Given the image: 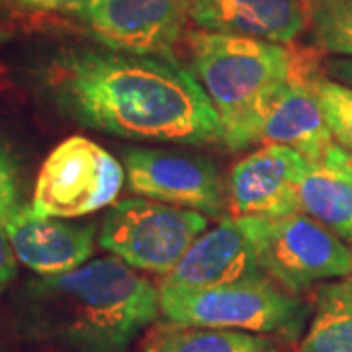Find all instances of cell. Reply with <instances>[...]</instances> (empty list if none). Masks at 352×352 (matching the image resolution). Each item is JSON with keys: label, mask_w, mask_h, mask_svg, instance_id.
<instances>
[{"label": "cell", "mask_w": 352, "mask_h": 352, "mask_svg": "<svg viewBox=\"0 0 352 352\" xmlns=\"http://www.w3.org/2000/svg\"><path fill=\"white\" fill-rule=\"evenodd\" d=\"M24 10L34 12H61V14H85L98 0H12Z\"/></svg>", "instance_id": "44dd1931"}, {"label": "cell", "mask_w": 352, "mask_h": 352, "mask_svg": "<svg viewBox=\"0 0 352 352\" xmlns=\"http://www.w3.org/2000/svg\"><path fill=\"white\" fill-rule=\"evenodd\" d=\"M0 352H6V351H4V349H2V344H0Z\"/></svg>", "instance_id": "484cf974"}, {"label": "cell", "mask_w": 352, "mask_h": 352, "mask_svg": "<svg viewBox=\"0 0 352 352\" xmlns=\"http://www.w3.org/2000/svg\"><path fill=\"white\" fill-rule=\"evenodd\" d=\"M141 352H282V346L264 335L164 321L149 329Z\"/></svg>", "instance_id": "9a60e30c"}, {"label": "cell", "mask_w": 352, "mask_h": 352, "mask_svg": "<svg viewBox=\"0 0 352 352\" xmlns=\"http://www.w3.org/2000/svg\"><path fill=\"white\" fill-rule=\"evenodd\" d=\"M300 210L352 247V184L311 164L300 184Z\"/></svg>", "instance_id": "e0dca14e"}, {"label": "cell", "mask_w": 352, "mask_h": 352, "mask_svg": "<svg viewBox=\"0 0 352 352\" xmlns=\"http://www.w3.org/2000/svg\"><path fill=\"white\" fill-rule=\"evenodd\" d=\"M311 164L292 147L266 143L233 164L226 182L229 212L256 219L300 214V184Z\"/></svg>", "instance_id": "30bf717a"}, {"label": "cell", "mask_w": 352, "mask_h": 352, "mask_svg": "<svg viewBox=\"0 0 352 352\" xmlns=\"http://www.w3.org/2000/svg\"><path fill=\"white\" fill-rule=\"evenodd\" d=\"M190 71L208 94L229 151H245L261 141L270 102L296 71L288 47L264 39L194 30L186 34Z\"/></svg>", "instance_id": "3957f363"}, {"label": "cell", "mask_w": 352, "mask_h": 352, "mask_svg": "<svg viewBox=\"0 0 352 352\" xmlns=\"http://www.w3.org/2000/svg\"><path fill=\"white\" fill-rule=\"evenodd\" d=\"M16 261L18 258L14 254L10 239L6 235V227L0 226V296L10 288V284L16 278V270H18Z\"/></svg>", "instance_id": "7402d4cb"}, {"label": "cell", "mask_w": 352, "mask_h": 352, "mask_svg": "<svg viewBox=\"0 0 352 352\" xmlns=\"http://www.w3.org/2000/svg\"><path fill=\"white\" fill-rule=\"evenodd\" d=\"M311 41L333 57H352V0H303Z\"/></svg>", "instance_id": "ac0fdd59"}, {"label": "cell", "mask_w": 352, "mask_h": 352, "mask_svg": "<svg viewBox=\"0 0 352 352\" xmlns=\"http://www.w3.org/2000/svg\"><path fill=\"white\" fill-rule=\"evenodd\" d=\"M245 219L266 276L292 294L352 274L351 245L311 215Z\"/></svg>", "instance_id": "8992f818"}, {"label": "cell", "mask_w": 352, "mask_h": 352, "mask_svg": "<svg viewBox=\"0 0 352 352\" xmlns=\"http://www.w3.org/2000/svg\"><path fill=\"white\" fill-rule=\"evenodd\" d=\"M10 307L22 339L65 352H126L161 315L159 286L116 256L28 280Z\"/></svg>", "instance_id": "7a4b0ae2"}, {"label": "cell", "mask_w": 352, "mask_h": 352, "mask_svg": "<svg viewBox=\"0 0 352 352\" xmlns=\"http://www.w3.org/2000/svg\"><path fill=\"white\" fill-rule=\"evenodd\" d=\"M6 39V32H4V25H2V20H0V43Z\"/></svg>", "instance_id": "d4e9b609"}, {"label": "cell", "mask_w": 352, "mask_h": 352, "mask_svg": "<svg viewBox=\"0 0 352 352\" xmlns=\"http://www.w3.org/2000/svg\"><path fill=\"white\" fill-rule=\"evenodd\" d=\"M323 73L333 80L352 87V57H331L323 65Z\"/></svg>", "instance_id": "cb8c5ba5"}, {"label": "cell", "mask_w": 352, "mask_h": 352, "mask_svg": "<svg viewBox=\"0 0 352 352\" xmlns=\"http://www.w3.org/2000/svg\"><path fill=\"white\" fill-rule=\"evenodd\" d=\"M39 82L76 126L129 141L223 145L212 102L176 57L76 47L55 55Z\"/></svg>", "instance_id": "6da1fadb"}, {"label": "cell", "mask_w": 352, "mask_h": 352, "mask_svg": "<svg viewBox=\"0 0 352 352\" xmlns=\"http://www.w3.org/2000/svg\"><path fill=\"white\" fill-rule=\"evenodd\" d=\"M78 18L102 47L175 57L190 8L188 0H98Z\"/></svg>", "instance_id": "9c48e42d"}, {"label": "cell", "mask_w": 352, "mask_h": 352, "mask_svg": "<svg viewBox=\"0 0 352 352\" xmlns=\"http://www.w3.org/2000/svg\"><path fill=\"white\" fill-rule=\"evenodd\" d=\"M127 186L141 198L188 208L206 217L226 214V182L214 161L155 147L122 149Z\"/></svg>", "instance_id": "ba28073f"}, {"label": "cell", "mask_w": 352, "mask_h": 352, "mask_svg": "<svg viewBox=\"0 0 352 352\" xmlns=\"http://www.w3.org/2000/svg\"><path fill=\"white\" fill-rule=\"evenodd\" d=\"M190 20L206 32L294 43L309 25L303 0H188Z\"/></svg>", "instance_id": "5bb4252c"}, {"label": "cell", "mask_w": 352, "mask_h": 352, "mask_svg": "<svg viewBox=\"0 0 352 352\" xmlns=\"http://www.w3.org/2000/svg\"><path fill=\"white\" fill-rule=\"evenodd\" d=\"M263 274L266 272L258 263L247 219L231 215L194 241L161 284L173 288H210Z\"/></svg>", "instance_id": "7c38bea8"}, {"label": "cell", "mask_w": 352, "mask_h": 352, "mask_svg": "<svg viewBox=\"0 0 352 352\" xmlns=\"http://www.w3.org/2000/svg\"><path fill=\"white\" fill-rule=\"evenodd\" d=\"M317 71L309 59H298L296 71L278 88L261 126V141L292 147L314 164L323 163L335 143L311 87Z\"/></svg>", "instance_id": "4fadbf2b"}, {"label": "cell", "mask_w": 352, "mask_h": 352, "mask_svg": "<svg viewBox=\"0 0 352 352\" xmlns=\"http://www.w3.org/2000/svg\"><path fill=\"white\" fill-rule=\"evenodd\" d=\"M159 303L168 323L243 331L286 342L302 340L314 309L266 274L210 288L159 284Z\"/></svg>", "instance_id": "277c9868"}, {"label": "cell", "mask_w": 352, "mask_h": 352, "mask_svg": "<svg viewBox=\"0 0 352 352\" xmlns=\"http://www.w3.org/2000/svg\"><path fill=\"white\" fill-rule=\"evenodd\" d=\"M208 231V217L149 198L116 201L98 227V245L127 266L166 276Z\"/></svg>", "instance_id": "5b68a950"}, {"label": "cell", "mask_w": 352, "mask_h": 352, "mask_svg": "<svg viewBox=\"0 0 352 352\" xmlns=\"http://www.w3.org/2000/svg\"><path fill=\"white\" fill-rule=\"evenodd\" d=\"M4 227L18 263L38 276L80 268L92 256L98 241V226L94 221L75 223L61 217L38 215L30 206H22Z\"/></svg>", "instance_id": "8fae6325"}, {"label": "cell", "mask_w": 352, "mask_h": 352, "mask_svg": "<svg viewBox=\"0 0 352 352\" xmlns=\"http://www.w3.org/2000/svg\"><path fill=\"white\" fill-rule=\"evenodd\" d=\"M311 87L335 143L352 153V87L315 71Z\"/></svg>", "instance_id": "d6986e66"}, {"label": "cell", "mask_w": 352, "mask_h": 352, "mask_svg": "<svg viewBox=\"0 0 352 352\" xmlns=\"http://www.w3.org/2000/svg\"><path fill=\"white\" fill-rule=\"evenodd\" d=\"M300 352H352V274L317 286Z\"/></svg>", "instance_id": "2e32d148"}, {"label": "cell", "mask_w": 352, "mask_h": 352, "mask_svg": "<svg viewBox=\"0 0 352 352\" xmlns=\"http://www.w3.org/2000/svg\"><path fill=\"white\" fill-rule=\"evenodd\" d=\"M319 166H323L331 175L339 176L342 180H346L349 184H352V153L342 149L337 143H333L329 147V151L323 157V163Z\"/></svg>", "instance_id": "603a6c76"}, {"label": "cell", "mask_w": 352, "mask_h": 352, "mask_svg": "<svg viewBox=\"0 0 352 352\" xmlns=\"http://www.w3.org/2000/svg\"><path fill=\"white\" fill-rule=\"evenodd\" d=\"M20 173L12 151L0 141V226L12 217L20 206Z\"/></svg>", "instance_id": "ffe728a7"}, {"label": "cell", "mask_w": 352, "mask_h": 352, "mask_svg": "<svg viewBox=\"0 0 352 352\" xmlns=\"http://www.w3.org/2000/svg\"><path fill=\"white\" fill-rule=\"evenodd\" d=\"M126 168L92 139L71 135L47 155L39 168L32 212L47 217H82L113 206Z\"/></svg>", "instance_id": "52a82bcc"}]
</instances>
